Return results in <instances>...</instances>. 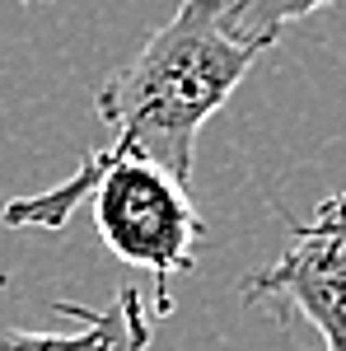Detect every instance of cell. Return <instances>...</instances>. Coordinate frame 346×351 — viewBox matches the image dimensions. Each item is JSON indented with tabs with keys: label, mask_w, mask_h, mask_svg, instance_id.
<instances>
[{
	"label": "cell",
	"mask_w": 346,
	"mask_h": 351,
	"mask_svg": "<svg viewBox=\"0 0 346 351\" xmlns=\"http://www.w3.org/2000/svg\"><path fill=\"white\" fill-rule=\"evenodd\" d=\"M262 47L225 33V0H178L173 19L94 94L112 150L160 164L187 188L197 136L253 71Z\"/></svg>",
	"instance_id": "cell-1"
},
{
	"label": "cell",
	"mask_w": 346,
	"mask_h": 351,
	"mask_svg": "<svg viewBox=\"0 0 346 351\" xmlns=\"http://www.w3.org/2000/svg\"><path fill=\"white\" fill-rule=\"evenodd\" d=\"M80 206H89L94 230L103 234L117 263L155 276V314H173V295L164 286L169 276L197 267V243L206 239V220L197 216L183 183L160 164L108 145L89 150L80 169L52 192L5 202L0 220L10 230H66L71 216H80Z\"/></svg>",
	"instance_id": "cell-2"
},
{
	"label": "cell",
	"mask_w": 346,
	"mask_h": 351,
	"mask_svg": "<svg viewBox=\"0 0 346 351\" xmlns=\"http://www.w3.org/2000/svg\"><path fill=\"white\" fill-rule=\"evenodd\" d=\"M291 248L243 281V304L304 314L323 351H346V188L323 197L314 220H286Z\"/></svg>",
	"instance_id": "cell-3"
},
{
	"label": "cell",
	"mask_w": 346,
	"mask_h": 351,
	"mask_svg": "<svg viewBox=\"0 0 346 351\" xmlns=\"http://www.w3.org/2000/svg\"><path fill=\"white\" fill-rule=\"evenodd\" d=\"M61 319H71V332H28V328H0V351H150L155 342V304L132 281L117 291L108 309L84 304H56Z\"/></svg>",
	"instance_id": "cell-4"
},
{
	"label": "cell",
	"mask_w": 346,
	"mask_h": 351,
	"mask_svg": "<svg viewBox=\"0 0 346 351\" xmlns=\"http://www.w3.org/2000/svg\"><path fill=\"white\" fill-rule=\"evenodd\" d=\"M328 5H337V0H225V33L248 47L271 52L286 24L309 19Z\"/></svg>",
	"instance_id": "cell-5"
}]
</instances>
